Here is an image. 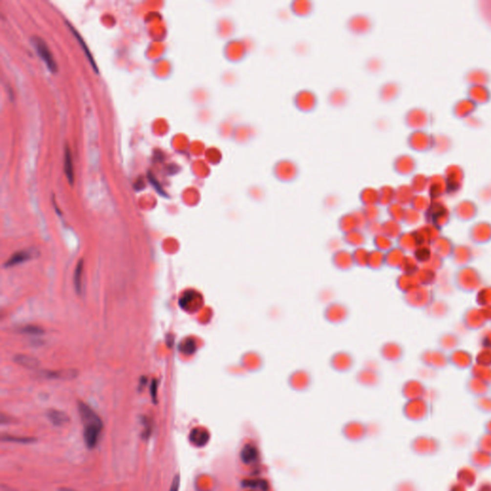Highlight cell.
<instances>
[{
    "instance_id": "6da1fadb",
    "label": "cell",
    "mask_w": 491,
    "mask_h": 491,
    "mask_svg": "<svg viewBox=\"0 0 491 491\" xmlns=\"http://www.w3.org/2000/svg\"><path fill=\"white\" fill-rule=\"evenodd\" d=\"M78 412L84 426V440L88 449H94L100 440L103 421L87 404L78 403Z\"/></svg>"
},
{
    "instance_id": "7a4b0ae2",
    "label": "cell",
    "mask_w": 491,
    "mask_h": 491,
    "mask_svg": "<svg viewBox=\"0 0 491 491\" xmlns=\"http://www.w3.org/2000/svg\"><path fill=\"white\" fill-rule=\"evenodd\" d=\"M469 466L479 471H486L491 468V454L481 450H474L468 455Z\"/></svg>"
},
{
    "instance_id": "3957f363",
    "label": "cell",
    "mask_w": 491,
    "mask_h": 491,
    "mask_svg": "<svg viewBox=\"0 0 491 491\" xmlns=\"http://www.w3.org/2000/svg\"><path fill=\"white\" fill-rule=\"evenodd\" d=\"M33 42V44L36 48V50L38 52L39 56L43 59V61L45 63V64L47 65L48 69L51 71V72H56L57 71V64L52 57L51 52L49 50L47 44L45 43L44 41H43L41 38L39 37H35L33 38L32 40Z\"/></svg>"
},
{
    "instance_id": "277c9868",
    "label": "cell",
    "mask_w": 491,
    "mask_h": 491,
    "mask_svg": "<svg viewBox=\"0 0 491 491\" xmlns=\"http://www.w3.org/2000/svg\"><path fill=\"white\" fill-rule=\"evenodd\" d=\"M201 304L202 297L194 291L186 292L180 299V305L184 310H197Z\"/></svg>"
},
{
    "instance_id": "5b68a950",
    "label": "cell",
    "mask_w": 491,
    "mask_h": 491,
    "mask_svg": "<svg viewBox=\"0 0 491 491\" xmlns=\"http://www.w3.org/2000/svg\"><path fill=\"white\" fill-rule=\"evenodd\" d=\"M44 378L47 379H60V380H70L74 379L78 375L76 369H61V370H46L42 373Z\"/></svg>"
},
{
    "instance_id": "8992f818",
    "label": "cell",
    "mask_w": 491,
    "mask_h": 491,
    "mask_svg": "<svg viewBox=\"0 0 491 491\" xmlns=\"http://www.w3.org/2000/svg\"><path fill=\"white\" fill-rule=\"evenodd\" d=\"M209 432L203 428H195L189 434L190 442L197 447H204L209 441Z\"/></svg>"
},
{
    "instance_id": "52a82bcc",
    "label": "cell",
    "mask_w": 491,
    "mask_h": 491,
    "mask_svg": "<svg viewBox=\"0 0 491 491\" xmlns=\"http://www.w3.org/2000/svg\"><path fill=\"white\" fill-rule=\"evenodd\" d=\"M33 256H34L33 251H30V250H23V251L17 252L7 260V262L5 263V267L10 268V267L18 266L20 264H22L26 261L33 258Z\"/></svg>"
},
{
    "instance_id": "ba28073f",
    "label": "cell",
    "mask_w": 491,
    "mask_h": 491,
    "mask_svg": "<svg viewBox=\"0 0 491 491\" xmlns=\"http://www.w3.org/2000/svg\"><path fill=\"white\" fill-rule=\"evenodd\" d=\"M47 417L50 420L52 424L57 427L64 426L70 420L69 416L64 412L60 411V410H55V409H51L47 412Z\"/></svg>"
},
{
    "instance_id": "9c48e42d",
    "label": "cell",
    "mask_w": 491,
    "mask_h": 491,
    "mask_svg": "<svg viewBox=\"0 0 491 491\" xmlns=\"http://www.w3.org/2000/svg\"><path fill=\"white\" fill-rule=\"evenodd\" d=\"M258 459V451L256 446L248 444L241 451V460L244 464L252 465Z\"/></svg>"
},
{
    "instance_id": "30bf717a",
    "label": "cell",
    "mask_w": 491,
    "mask_h": 491,
    "mask_svg": "<svg viewBox=\"0 0 491 491\" xmlns=\"http://www.w3.org/2000/svg\"><path fill=\"white\" fill-rule=\"evenodd\" d=\"M14 361L18 364L24 366L26 368H37L40 364V361L38 359H36L35 357H30L28 355H24V354L16 355L14 358Z\"/></svg>"
},
{
    "instance_id": "8fae6325",
    "label": "cell",
    "mask_w": 491,
    "mask_h": 491,
    "mask_svg": "<svg viewBox=\"0 0 491 491\" xmlns=\"http://www.w3.org/2000/svg\"><path fill=\"white\" fill-rule=\"evenodd\" d=\"M84 260L80 259L77 263V266L75 268L74 272V287L76 290V293L79 295L82 294L83 290V276H84Z\"/></svg>"
},
{
    "instance_id": "7c38bea8",
    "label": "cell",
    "mask_w": 491,
    "mask_h": 491,
    "mask_svg": "<svg viewBox=\"0 0 491 491\" xmlns=\"http://www.w3.org/2000/svg\"><path fill=\"white\" fill-rule=\"evenodd\" d=\"M475 447L477 450H481L484 452H488L491 454V434L484 433L482 434L475 442Z\"/></svg>"
},
{
    "instance_id": "4fadbf2b",
    "label": "cell",
    "mask_w": 491,
    "mask_h": 491,
    "mask_svg": "<svg viewBox=\"0 0 491 491\" xmlns=\"http://www.w3.org/2000/svg\"><path fill=\"white\" fill-rule=\"evenodd\" d=\"M66 23H67V25H68V27H69V28L71 29L72 33L74 34V36H75V38L77 39L78 42L80 43V44L82 45V48H83V50L85 51V54L86 55V57H87V59H88V61H89V63H90L91 66L93 67L94 71H95V72H96V73L98 74V73H99V71H98V68H97V65H96V64H95V62H94V59H93L92 55L90 54V52H89V50H88V48L86 47V44H85V43L84 42V40L82 39V37H81V36L79 35V33H78V32H76V30H75V29H74V28H73L72 26L70 25V24H69L68 22H66Z\"/></svg>"
},
{
    "instance_id": "5bb4252c",
    "label": "cell",
    "mask_w": 491,
    "mask_h": 491,
    "mask_svg": "<svg viewBox=\"0 0 491 491\" xmlns=\"http://www.w3.org/2000/svg\"><path fill=\"white\" fill-rule=\"evenodd\" d=\"M64 172L66 174L67 180L70 184H73L74 181V174H73V163H72V156L68 147L65 149V155H64Z\"/></svg>"
},
{
    "instance_id": "9a60e30c",
    "label": "cell",
    "mask_w": 491,
    "mask_h": 491,
    "mask_svg": "<svg viewBox=\"0 0 491 491\" xmlns=\"http://www.w3.org/2000/svg\"><path fill=\"white\" fill-rule=\"evenodd\" d=\"M140 421L143 426L141 438L144 440H149L150 437L152 436V433H153V421L148 416H145V415L140 417Z\"/></svg>"
},
{
    "instance_id": "2e32d148",
    "label": "cell",
    "mask_w": 491,
    "mask_h": 491,
    "mask_svg": "<svg viewBox=\"0 0 491 491\" xmlns=\"http://www.w3.org/2000/svg\"><path fill=\"white\" fill-rule=\"evenodd\" d=\"M1 440L4 442H15L21 444H29L36 442L37 439L32 437H21V436H12V435H2Z\"/></svg>"
},
{
    "instance_id": "e0dca14e",
    "label": "cell",
    "mask_w": 491,
    "mask_h": 491,
    "mask_svg": "<svg viewBox=\"0 0 491 491\" xmlns=\"http://www.w3.org/2000/svg\"><path fill=\"white\" fill-rule=\"evenodd\" d=\"M196 349V344L193 340H186L181 345V351L186 355H191Z\"/></svg>"
},
{
    "instance_id": "ac0fdd59",
    "label": "cell",
    "mask_w": 491,
    "mask_h": 491,
    "mask_svg": "<svg viewBox=\"0 0 491 491\" xmlns=\"http://www.w3.org/2000/svg\"><path fill=\"white\" fill-rule=\"evenodd\" d=\"M148 179H149V181L151 182V184L154 186V188H155V190H156V192H157L159 195H161V196H163V197H167V195L165 194V191L163 190V188H162L161 184H160V183L157 181V180L155 179V176H154V175H152L150 172L148 173Z\"/></svg>"
},
{
    "instance_id": "d6986e66",
    "label": "cell",
    "mask_w": 491,
    "mask_h": 491,
    "mask_svg": "<svg viewBox=\"0 0 491 491\" xmlns=\"http://www.w3.org/2000/svg\"><path fill=\"white\" fill-rule=\"evenodd\" d=\"M43 330L41 328V327H38V326H35V325H28L24 327L22 329V333H25L27 335H36V336H39V335H43Z\"/></svg>"
},
{
    "instance_id": "ffe728a7",
    "label": "cell",
    "mask_w": 491,
    "mask_h": 491,
    "mask_svg": "<svg viewBox=\"0 0 491 491\" xmlns=\"http://www.w3.org/2000/svg\"><path fill=\"white\" fill-rule=\"evenodd\" d=\"M244 484H246L245 486H248V487H251V488H258L261 491H267V488H268V485H267L266 482L259 481V480L248 481V482H245Z\"/></svg>"
},
{
    "instance_id": "44dd1931",
    "label": "cell",
    "mask_w": 491,
    "mask_h": 491,
    "mask_svg": "<svg viewBox=\"0 0 491 491\" xmlns=\"http://www.w3.org/2000/svg\"><path fill=\"white\" fill-rule=\"evenodd\" d=\"M180 487H181V477H180V474H177L174 477V480L171 484L169 491H180Z\"/></svg>"
},
{
    "instance_id": "7402d4cb",
    "label": "cell",
    "mask_w": 491,
    "mask_h": 491,
    "mask_svg": "<svg viewBox=\"0 0 491 491\" xmlns=\"http://www.w3.org/2000/svg\"><path fill=\"white\" fill-rule=\"evenodd\" d=\"M150 390H151V396L153 398V401L155 403H156V394H157V392H156L157 391V382H156V380H153V382L151 384Z\"/></svg>"
},
{
    "instance_id": "603a6c76",
    "label": "cell",
    "mask_w": 491,
    "mask_h": 491,
    "mask_svg": "<svg viewBox=\"0 0 491 491\" xmlns=\"http://www.w3.org/2000/svg\"><path fill=\"white\" fill-rule=\"evenodd\" d=\"M140 185L142 186V188H144V181H143V180H142L141 178H140V179H138V181L135 183V188H136L137 190H141Z\"/></svg>"
},
{
    "instance_id": "cb8c5ba5",
    "label": "cell",
    "mask_w": 491,
    "mask_h": 491,
    "mask_svg": "<svg viewBox=\"0 0 491 491\" xmlns=\"http://www.w3.org/2000/svg\"><path fill=\"white\" fill-rule=\"evenodd\" d=\"M59 491H76V490H73V489H70V488H62V489H59Z\"/></svg>"
}]
</instances>
